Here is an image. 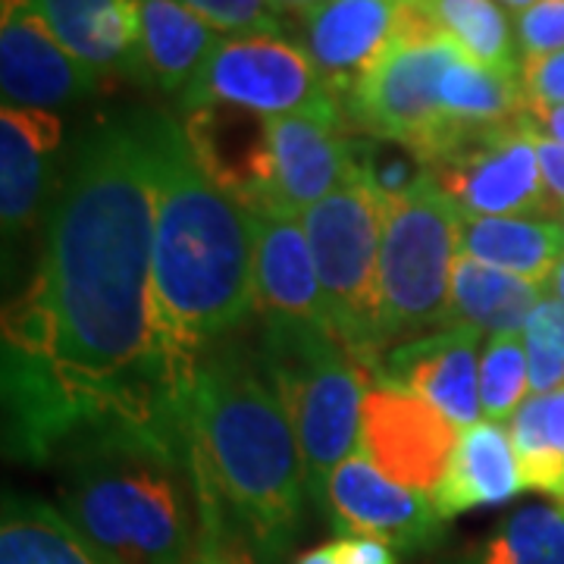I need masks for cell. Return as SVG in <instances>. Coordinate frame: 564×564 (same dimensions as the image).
<instances>
[{"instance_id":"24","label":"cell","mask_w":564,"mask_h":564,"mask_svg":"<svg viewBox=\"0 0 564 564\" xmlns=\"http://www.w3.org/2000/svg\"><path fill=\"white\" fill-rule=\"evenodd\" d=\"M462 254L533 285H549L564 258V226L540 217L462 220Z\"/></svg>"},{"instance_id":"27","label":"cell","mask_w":564,"mask_h":564,"mask_svg":"<svg viewBox=\"0 0 564 564\" xmlns=\"http://www.w3.org/2000/svg\"><path fill=\"white\" fill-rule=\"evenodd\" d=\"M511 443L524 489H536L564 505V386L527 399L511 417Z\"/></svg>"},{"instance_id":"44","label":"cell","mask_w":564,"mask_h":564,"mask_svg":"<svg viewBox=\"0 0 564 564\" xmlns=\"http://www.w3.org/2000/svg\"><path fill=\"white\" fill-rule=\"evenodd\" d=\"M562 226H564V217H562Z\"/></svg>"},{"instance_id":"3","label":"cell","mask_w":564,"mask_h":564,"mask_svg":"<svg viewBox=\"0 0 564 564\" xmlns=\"http://www.w3.org/2000/svg\"><path fill=\"white\" fill-rule=\"evenodd\" d=\"M261 358L242 345H214L185 402L192 464L207 514L226 521L263 562H280L304 514L299 436Z\"/></svg>"},{"instance_id":"13","label":"cell","mask_w":564,"mask_h":564,"mask_svg":"<svg viewBox=\"0 0 564 564\" xmlns=\"http://www.w3.org/2000/svg\"><path fill=\"white\" fill-rule=\"evenodd\" d=\"M345 113H299L270 120V192L263 214L302 217L314 204L358 180L355 139Z\"/></svg>"},{"instance_id":"21","label":"cell","mask_w":564,"mask_h":564,"mask_svg":"<svg viewBox=\"0 0 564 564\" xmlns=\"http://www.w3.org/2000/svg\"><path fill=\"white\" fill-rule=\"evenodd\" d=\"M518 492H524V477L511 433L502 423L477 421L462 430L448 470L430 499L440 518L448 521L474 508L511 502Z\"/></svg>"},{"instance_id":"33","label":"cell","mask_w":564,"mask_h":564,"mask_svg":"<svg viewBox=\"0 0 564 564\" xmlns=\"http://www.w3.org/2000/svg\"><path fill=\"white\" fill-rule=\"evenodd\" d=\"M207 25L229 39L280 35L276 0H185Z\"/></svg>"},{"instance_id":"42","label":"cell","mask_w":564,"mask_h":564,"mask_svg":"<svg viewBox=\"0 0 564 564\" xmlns=\"http://www.w3.org/2000/svg\"><path fill=\"white\" fill-rule=\"evenodd\" d=\"M549 292H552V299H558V302L564 304V258L562 263L555 267V273H552V280H549V285H545Z\"/></svg>"},{"instance_id":"12","label":"cell","mask_w":564,"mask_h":564,"mask_svg":"<svg viewBox=\"0 0 564 564\" xmlns=\"http://www.w3.org/2000/svg\"><path fill=\"white\" fill-rule=\"evenodd\" d=\"M321 511L339 536H373L395 552L430 549L443 533L433 499L389 480L361 452L333 470Z\"/></svg>"},{"instance_id":"38","label":"cell","mask_w":564,"mask_h":564,"mask_svg":"<svg viewBox=\"0 0 564 564\" xmlns=\"http://www.w3.org/2000/svg\"><path fill=\"white\" fill-rule=\"evenodd\" d=\"M202 564H258V555H254V549L245 543L236 530H229V533L214 536L207 543Z\"/></svg>"},{"instance_id":"28","label":"cell","mask_w":564,"mask_h":564,"mask_svg":"<svg viewBox=\"0 0 564 564\" xmlns=\"http://www.w3.org/2000/svg\"><path fill=\"white\" fill-rule=\"evenodd\" d=\"M426 10L467 57L518 73L511 25L499 0H426Z\"/></svg>"},{"instance_id":"19","label":"cell","mask_w":564,"mask_h":564,"mask_svg":"<svg viewBox=\"0 0 564 564\" xmlns=\"http://www.w3.org/2000/svg\"><path fill=\"white\" fill-rule=\"evenodd\" d=\"M63 122L54 110H0V217L7 236H20L35 220L54 180Z\"/></svg>"},{"instance_id":"10","label":"cell","mask_w":564,"mask_h":564,"mask_svg":"<svg viewBox=\"0 0 564 564\" xmlns=\"http://www.w3.org/2000/svg\"><path fill=\"white\" fill-rule=\"evenodd\" d=\"M430 180L455 204L462 220L549 214L543 170L524 117L511 126L467 132L430 166Z\"/></svg>"},{"instance_id":"4","label":"cell","mask_w":564,"mask_h":564,"mask_svg":"<svg viewBox=\"0 0 564 564\" xmlns=\"http://www.w3.org/2000/svg\"><path fill=\"white\" fill-rule=\"evenodd\" d=\"M63 455V514L117 564H202L232 530L207 514L185 423H113Z\"/></svg>"},{"instance_id":"18","label":"cell","mask_w":564,"mask_h":564,"mask_svg":"<svg viewBox=\"0 0 564 564\" xmlns=\"http://www.w3.org/2000/svg\"><path fill=\"white\" fill-rule=\"evenodd\" d=\"M251 223H254V304L263 321L329 326L302 217L251 214Z\"/></svg>"},{"instance_id":"40","label":"cell","mask_w":564,"mask_h":564,"mask_svg":"<svg viewBox=\"0 0 564 564\" xmlns=\"http://www.w3.org/2000/svg\"><path fill=\"white\" fill-rule=\"evenodd\" d=\"M295 564H343V558L336 555V545L326 543L317 545V549H311V552H304V555H299Z\"/></svg>"},{"instance_id":"6","label":"cell","mask_w":564,"mask_h":564,"mask_svg":"<svg viewBox=\"0 0 564 564\" xmlns=\"http://www.w3.org/2000/svg\"><path fill=\"white\" fill-rule=\"evenodd\" d=\"M383 214L386 202L364 180L348 182L302 214L329 329L373 370V377L386 358L380 292Z\"/></svg>"},{"instance_id":"30","label":"cell","mask_w":564,"mask_h":564,"mask_svg":"<svg viewBox=\"0 0 564 564\" xmlns=\"http://www.w3.org/2000/svg\"><path fill=\"white\" fill-rule=\"evenodd\" d=\"M530 367L521 336H496L480 355V408L484 417L502 423L527 402Z\"/></svg>"},{"instance_id":"43","label":"cell","mask_w":564,"mask_h":564,"mask_svg":"<svg viewBox=\"0 0 564 564\" xmlns=\"http://www.w3.org/2000/svg\"><path fill=\"white\" fill-rule=\"evenodd\" d=\"M505 10H511V13H524V10H530L536 0H499Z\"/></svg>"},{"instance_id":"36","label":"cell","mask_w":564,"mask_h":564,"mask_svg":"<svg viewBox=\"0 0 564 564\" xmlns=\"http://www.w3.org/2000/svg\"><path fill=\"white\" fill-rule=\"evenodd\" d=\"M530 135H533V148H536V158H540V170H543L549 214H558L562 210L564 217V144L555 139H545V135L533 132V129H530Z\"/></svg>"},{"instance_id":"35","label":"cell","mask_w":564,"mask_h":564,"mask_svg":"<svg viewBox=\"0 0 564 564\" xmlns=\"http://www.w3.org/2000/svg\"><path fill=\"white\" fill-rule=\"evenodd\" d=\"M521 85H524L527 104L564 107V51L545 57H524Z\"/></svg>"},{"instance_id":"32","label":"cell","mask_w":564,"mask_h":564,"mask_svg":"<svg viewBox=\"0 0 564 564\" xmlns=\"http://www.w3.org/2000/svg\"><path fill=\"white\" fill-rule=\"evenodd\" d=\"M530 392L549 395L564 386V304L545 295L524 326Z\"/></svg>"},{"instance_id":"8","label":"cell","mask_w":564,"mask_h":564,"mask_svg":"<svg viewBox=\"0 0 564 564\" xmlns=\"http://www.w3.org/2000/svg\"><path fill=\"white\" fill-rule=\"evenodd\" d=\"M462 251V214L433 185L386 202L380 292L383 343H411L445 329L452 270Z\"/></svg>"},{"instance_id":"5","label":"cell","mask_w":564,"mask_h":564,"mask_svg":"<svg viewBox=\"0 0 564 564\" xmlns=\"http://www.w3.org/2000/svg\"><path fill=\"white\" fill-rule=\"evenodd\" d=\"M261 361L299 436L307 496L321 508L333 470L361 445V421L373 370L329 326L263 321Z\"/></svg>"},{"instance_id":"15","label":"cell","mask_w":564,"mask_h":564,"mask_svg":"<svg viewBox=\"0 0 564 564\" xmlns=\"http://www.w3.org/2000/svg\"><path fill=\"white\" fill-rule=\"evenodd\" d=\"M417 3L421 0H323L302 17V47L345 101L399 41Z\"/></svg>"},{"instance_id":"29","label":"cell","mask_w":564,"mask_h":564,"mask_svg":"<svg viewBox=\"0 0 564 564\" xmlns=\"http://www.w3.org/2000/svg\"><path fill=\"white\" fill-rule=\"evenodd\" d=\"M474 564H564V505H527L496 527Z\"/></svg>"},{"instance_id":"22","label":"cell","mask_w":564,"mask_h":564,"mask_svg":"<svg viewBox=\"0 0 564 564\" xmlns=\"http://www.w3.org/2000/svg\"><path fill=\"white\" fill-rule=\"evenodd\" d=\"M139 3L141 73L163 91L180 95L195 82L220 44V32L185 0H135Z\"/></svg>"},{"instance_id":"37","label":"cell","mask_w":564,"mask_h":564,"mask_svg":"<svg viewBox=\"0 0 564 564\" xmlns=\"http://www.w3.org/2000/svg\"><path fill=\"white\" fill-rule=\"evenodd\" d=\"M333 545L343 564H399L395 549L373 536H339Z\"/></svg>"},{"instance_id":"14","label":"cell","mask_w":564,"mask_h":564,"mask_svg":"<svg viewBox=\"0 0 564 564\" xmlns=\"http://www.w3.org/2000/svg\"><path fill=\"white\" fill-rule=\"evenodd\" d=\"M104 79L76 61L29 0H0L3 107L57 110L101 91Z\"/></svg>"},{"instance_id":"16","label":"cell","mask_w":564,"mask_h":564,"mask_svg":"<svg viewBox=\"0 0 564 564\" xmlns=\"http://www.w3.org/2000/svg\"><path fill=\"white\" fill-rule=\"evenodd\" d=\"M480 329L445 326L386 351L377 380L392 383L433 404L440 414L467 430L480 421Z\"/></svg>"},{"instance_id":"25","label":"cell","mask_w":564,"mask_h":564,"mask_svg":"<svg viewBox=\"0 0 564 564\" xmlns=\"http://www.w3.org/2000/svg\"><path fill=\"white\" fill-rule=\"evenodd\" d=\"M0 564H117L54 505L7 492L0 511Z\"/></svg>"},{"instance_id":"2","label":"cell","mask_w":564,"mask_h":564,"mask_svg":"<svg viewBox=\"0 0 564 564\" xmlns=\"http://www.w3.org/2000/svg\"><path fill=\"white\" fill-rule=\"evenodd\" d=\"M158 170L151 329L180 404L204 355L258 307L254 223L195 161L180 120L144 110Z\"/></svg>"},{"instance_id":"9","label":"cell","mask_w":564,"mask_h":564,"mask_svg":"<svg viewBox=\"0 0 564 564\" xmlns=\"http://www.w3.org/2000/svg\"><path fill=\"white\" fill-rule=\"evenodd\" d=\"M182 110L226 104L267 120L299 113H345L307 51L282 35L223 39L195 82L182 91Z\"/></svg>"},{"instance_id":"17","label":"cell","mask_w":564,"mask_h":564,"mask_svg":"<svg viewBox=\"0 0 564 564\" xmlns=\"http://www.w3.org/2000/svg\"><path fill=\"white\" fill-rule=\"evenodd\" d=\"M182 129L195 161L236 204L267 210L270 192V120L226 104L182 110Z\"/></svg>"},{"instance_id":"11","label":"cell","mask_w":564,"mask_h":564,"mask_svg":"<svg viewBox=\"0 0 564 564\" xmlns=\"http://www.w3.org/2000/svg\"><path fill=\"white\" fill-rule=\"evenodd\" d=\"M458 440L462 430L417 395L383 380L367 389L358 452L389 480L433 496Z\"/></svg>"},{"instance_id":"23","label":"cell","mask_w":564,"mask_h":564,"mask_svg":"<svg viewBox=\"0 0 564 564\" xmlns=\"http://www.w3.org/2000/svg\"><path fill=\"white\" fill-rule=\"evenodd\" d=\"M545 299V285L492 270L458 251L445 326H474L484 336H518Z\"/></svg>"},{"instance_id":"34","label":"cell","mask_w":564,"mask_h":564,"mask_svg":"<svg viewBox=\"0 0 564 564\" xmlns=\"http://www.w3.org/2000/svg\"><path fill=\"white\" fill-rule=\"evenodd\" d=\"M518 47L524 57H545L564 51V0H536L518 13Z\"/></svg>"},{"instance_id":"31","label":"cell","mask_w":564,"mask_h":564,"mask_svg":"<svg viewBox=\"0 0 564 564\" xmlns=\"http://www.w3.org/2000/svg\"><path fill=\"white\" fill-rule=\"evenodd\" d=\"M355 163H358V180L370 182V188L383 202L404 198L430 182L426 161L399 141L370 139V135H364V141L355 139Z\"/></svg>"},{"instance_id":"41","label":"cell","mask_w":564,"mask_h":564,"mask_svg":"<svg viewBox=\"0 0 564 564\" xmlns=\"http://www.w3.org/2000/svg\"><path fill=\"white\" fill-rule=\"evenodd\" d=\"M321 3L323 0H276V10L280 13H299V17H304L307 10H314Z\"/></svg>"},{"instance_id":"26","label":"cell","mask_w":564,"mask_h":564,"mask_svg":"<svg viewBox=\"0 0 564 564\" xmlns=\"http://www.w3.org/2000/svg\"><path fill=\"white\" fill-rule=\"evenodd\" d=\"M440 107L445 120L455 126L489 129L521 122L527 113V95L518 73L486 66L458 51L440 82Z\"/></svg>"},{"instance_id":"20","label":"cell","mask_w":564,"mask_h":564,"mask_svg":"<svg viewBox=\"0 0 564 564\" xmlns=\"http://www.w3.org/2000/svg\"><path fill=\"white\" fill-rule=\"evenodd\" d=\"M61 44L104 82L144 79L135 0H29Z\"/></svg>"},{"instance_id":"39","label":"cell","mask_w":564,"mask_h":564,"mask_svg":"<svg viewBox=\"0 0 564 564\" xmlns=\"http://www.w3.org/2000/svg\"><path fill=\"white\" fill-rule=\"evenodd\" d=\"M527 126L545 139H555L564 144V107H545V104H527Z\"/></svg>"},{"instance_id":"7","label":"cell","mask_w":564,"mask_h":564,"mask_svg":"<svg viewBox=\"0 0 564 564\" xmlns=\"http://www.w3.org/2000/svg\"><path fill=\"white\" fill-rule=\"evenodd\" d=\"M458 51L462 47L440 32L426 0H421L383 61L348 91V122L370 139L399 141L417 151L426 166L443 161L467 132H474L445 120L440 107V82Z\"/></svg>"},{"instance_id":"1","label":"cell","mask_w":564,"mask_h":564,"mask_svg":"<svg viewBox=\"0 0 564 564\" xmlns=\"http://www.w3.org/2000/svg\"><path fill=\"white\" fill-rule=\"evenodd\" d=\"M158 170L144 110L76 144L29 289L3 311L17 443L47 455L82 433L185 423L151 329Z\"/></svg>"}]
</instances>
